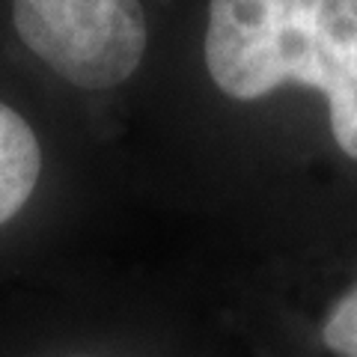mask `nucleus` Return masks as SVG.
I'll return each instance as SVG.
<instances>
[{
	"label": "nucleus",
	"mask_w": 357,
	"mask_h": 357,
	"mask_svg": "<svg viewBox=\"0 0 357 357\" xmlns=\"http://www.w3.org/2000/svg\"><path fill=\"white\" fill-rule=\"evenodd\" d=\"M321 342L333 357H357V283L337 298L325 316Z\"/></svg>",
	"instance_id": "nucleus-4"
},
{
	"label": "nucleus",
	"mask_w": 357,
	"mask_h": 357,
	"mask_svg": "<svg viewBox=\"0 0 357 357\" xmlns=\"http://www.w3.org/2000/svg\"><path fill=\"white\" fill-rule=\"evenodd\" d=\"M42 173V149L36 134L13 107L0 102V227L13 220Z\"/></svg>",
	"instance_id": "nucleus-3"
},
{
	"label": "nucleus",
	"mask_w": 357,
	"mask_h": 357,
	"mask_svg": "<svg viewBox=\"0 0 357 357\" xmlns=\"http://www.w3.org/2000/svg\"><path fill=\"white\" fill-rule=\"evenodd\" d=\"M206 66L238 102L289 81L325 93L333 140L357 161V0H211Z\"/></svg>",
	"instance_id": "nucleus-1"
},
{
	"label": "nucleus",
	"mask_w": 357,
	"mask_h": 357,
	"mask_svg": "<svg viewBox=\"0 0 357 357\" xmlns=\"http://www.w3.org/2000/svg\"><path fill=\"white\" fill-rule=\"evenodd\" d=\"M13 21L39 60L86 89L122 84L146 51L140 0H15Z\"/></svg>",
	"instance_id": "nucleus-2"
}]
</instances>
